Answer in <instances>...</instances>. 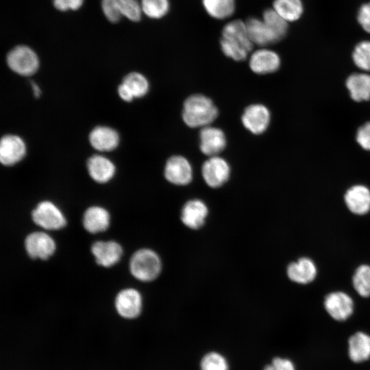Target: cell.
<instances>
[{
  "mask_svg": "<svg viewBox=\"0 0 370 370\" xmlns=\"http://www.w3.org/2000/svg\"><path fill=\"white\" fill-rule=\"evenodd\" d=\"M345 201L351 212L364 214L370 210V191L364 186H354L347 191Z\"/></svg>",
  "mask_w": 370,
  "mask_h": 370,
  "instance_id": "19",
  "label": "cell"
},
{
  "mask_svg": "<svg viewBox=\"0 0 370 370\" xmlns=\"http://www.w3.org/2000/svg\"><path fill=\"white\" fill-rule=\"evenodd\" d=\"M84 228L92 234L105 231L110 225V214L103 208L92 206L84 214Z\"/></svg>",
  "mask_w": 370,
  "mask_h": 370,
  "instance_id": "21",
  "label": "cell"
},
{
  "mask_svg": "<svg viewBox=\"0 0 370 370\" xmlns=\"http://www.w3.org/2000/svg\"><path fill=\"white\" fill-rule=\"evenodd\" d=\"M101 6L106 17L112 23L119 21L122 16L138 21L143 12L137 0H102Z\"/></svg>",
  "mask_w": 370,
  "mask_h": 370,
  "instance_id": "5",
  "label": "cell"
},
{
  "mask_svg": "<svg viewBox=\"0 0 370 370\" xmlns=\"http://www.w3.org/2000/svg\"><path fill=\"white\" fill-rule=\"evenodd\" d=\"M26 153V146L19 136L5 135L0 143V160L5 166L13 165L21 161Z\"/></svg>",
  "mask_w": 370,
  "mask_h": 370,
  "instance_id": "13",
  "label": "cell"
},
{
  "mask_svg": "<svg viewBox=\"0 0 370 370\" xmlns=\"http://www.w3.org/2000/svg\"><path fill=\"white\" fill-rule=\"evenodd\" d=\"M89 141L95 149L101 151H109L118 146L119 136L116 131L112 128L98 126L90 133Z\"/></svg>",
  "mask_w": 370,
  "mask_h": 370,
  "instance_id": "18",
  "label": "cell"
},
{
  "mask_svg": "<svg viewBox=\"0 0 370 370\" xmlns=\"http://www.w3.org/2000/svg\"><path fill=\"white\" fill-rule=\"evenodd\" d=\"M202 176L211 188H219L223 185L230 175V167L225 160L219 156H212L202 165Z\"/></svg>",
  "mask_w": 370,
  "mask_h": 370,
  "instance_id": "7",
  "label": "cell"
},
{
  "mask_svg": "<svg viewBox=\"0 0 370 370\" xmlns=\"http://www.w3.org/2000/svg\"><path fill=\"white\" fill-rule=\"evenodd\" d=\"M161 269L160 257L149 249L136 251L130 259V270L132 275L142 282L155 280L159 275Z\"/></svg>",
  "mask_w": 370,
  "mask_h": 370,
  "instance_id": "3",
  "label": "cell"
},
{
  "mask_svg": "<svg viewBox=\"0 0 370 370\" xmlns=\"http://www.w3.org/2000/svg\"><path fill=\"white\" fill-rule=\"evenodd\" d=\"M357 20L362 29L370 34V2L360 6L358 12Z\"/></svg>",
  "mask_w": 370,
  "mask_h": 370,
  "instance_id": "34",
  "label": "cell"
},
{
  "mask_svg": "<svg viewBox=\"0 0 370 370\" xmlns=\"http://www.w3.org/2000/svg\"><path fill=\"white\" fill-rule=\"evenodd\" d=\"M218 116L212 101L203 95H193L184 103L182 119L190 127L208 126Z\"/></svg>",
  "mask_w": 370,
  "mask_h": 370,
  "instance_id": "2",
  "label": "cell"
},
{
  "mask_svg": "<svg viewBox=\"0 0 370 370\" xmlns=\"http://www.w3.org/2000/svg\"><path fill=\"white\" fill-rule=\"evenodd\" d=\"M123 83L127 86L134 97H142L149 90V82L146 77L137 72L127 74L123 79Z\"/></svg>",
  "mask_w": 370,
  "mask_h": 370,
  "instance_id": "29",
  "label": "cell"
},
{
  "mask_svg": "<svg viewBox=\"0 0 370 370\" xmlns=\"http://www.w3.org/2000/svg\"><path fill=\"white\" fill-rule=\"evenodd\" d=\"M201 370H229L226 358L217 352H210L204 356L200 362Z\"/></svg>",
  "mask_w": 370,
  "mask_h": 370,
  "instance_id": "33",
  "label": "cell"
},
{
  "mask_svg": "<svg viewBox=\"0 0 370 370\" xmlns=\"http://www.w3.org/2000/svg\"><path fill=\"white\" fill-rule=\"evenodd\" d=\"M32 219L38 226L49 230L64 227L66 219L60 210L52 202H40L32 211Z\"/></svg>",
  "mask_w": 370,
  "mask_h": 370,
  "instance_id": "6",
  "label": "cell"
},
{
  "mask_svg": "<svg viewBox=\"0 0 370 370\" xmlns=\"http://www.w3.org/2000/svg\"><path fill=\"white\" fill-rule=\"evenodd\" d=\"M356 140L363 149L370 151V122L365 123L358 129Z\"/></svg>",
  "mask_w": 370,
  "mask_h": 370,
  "instance_id": "35",
  "label": "cell"
},
{
  "mask_svg": "<svg viewBox=\"0 0 370 370\" xmlns=\"http://www.w3.org/2000/svg\"><path fill=\"white\" fill-rule=\"evenodd\" d=\"M7 64L16 73L23 76H30L37 71L39 60L31 48L21 45L14 47L8 53Z\"/></svg>",
  "mask_w": 370,
  "mask_h": 370,
  "instance_id": "4",
  "label": "cell"
},
{
  "mask_svg": "<svg viewBox=\"0 0 370 370\" xmlns=\"http://www.w3.org/2000/svg\"><path fill=\"white\" fill-rule=\"evenodd\" d=\"M87 167L92 179L99 183L108 182L115 173L114 164L107 158L99 155L90 157Z\"/></svg>",
  "mask_w": 370,
  "mask_h": 370,
  "instance_id": "20",
  "label": "cell"
},
{
  "mask_svg": "<svg viewBox=\"0 0 370 370\" xmlns=\"http://www.w3.org/2000/svg\"><path fill=\"white\" fill-rule=\"evenodd\" d=\"M287 275L289 279L299 284H308L316 277L317 269L312 260L301 258L297 262L288 266Z\"/></svg>",
  "mask_w": 370,
  "mask_h": 370,
  "instance_id": "22",
  "label": "cell"
},
{
  "mask_svg": "<svg viewBox=\"0 0 370 370\" xmlns=\"http://www.w3.org/2000/svg\"><path fill=\"white\" fill-rule=\"evenodd\" d=\"M348 354L354 362H362L370 358V336L362 332L353 334L348 341Z\"/></svg>",
  "mask_w": 370,
  "mask_h": 370,
  "instance_id": "23",
  "label": "cell"
},
{
  "mask_svg": "<svg viewBox=\"0 0 370 370\" xmlns=\"http://www.w3.org/2000/svg\"><path fill=\"white\" fill-rule=\"evenodd\" d=\"M353 285L358 293L364 297L370 296V267L361 265L353 276Z\"/></svg>",
  "mask_w": 370,
  "mask_h": 370,
  "instance_id": "30",
  "label": "cell"
},
{
  "mask_svg": "<svg viewBox=\"0 0 370 370\" xmlns=\"http://www.w3.org/2000/svg\"><path fill=\"white\" fill-rule=\"evenodd\" d=\"M31 86L32 88V90H33L34 96L36 97H39L41 93V90L39 86H38V84H36L35 82H32Z\"/></svg>",
  "mask_w": 370,
  "mask_h": 370,
  "instance_id": "39",
  "label": "cell"
},
{
  "mask_svg": "<svg viewBox=\"0 0 370 370\" xmlns=\"http://www.w3.org/2000/svg\"><path fill=\"white\" fill-rule=\"evenodd\" d=\"M208 214L206 204L200 199L188 201L181 212V220L188 227L197 230L203 226Z\"/></svg>",
  "mask_w": 370,
  "mask_h": 370,
  "instance_id": "15",
  "label": "cell"
},
{
  "mask_svg": "<svg viewBox=\"0 0 370 370\" xmlns=\"http://www.w3.org/2000/svg\"><path fill=\"white\" fill-rule=\"evenodd\" d=\"M352 58L358 68L370 71V40L361 41L357 44L353 51Z\"/></svg>",
  "mask_w": 370,
  "mask_h": 370,
  "instance_id": "32",
  "label": "cell"
},
{
  "mask_svg": "<svg viewBox=\"0 0 370 370\" xmlns=\"http://www.w3.org/2000/svg\"><path fill=\"white\" fill-rule=\"evenodd\" d=\"M264 370H295V368L291 360L276 357L271 364L264 367Z\"/></svg>",
  "mask_w": 370,
  "mask_h": 370,
  "instance_id": "36",
  "label": "cell"
},
{
  "mask_svg": "<svg viewBox=\"0 0 370 370\" xmlns=\"http://www.w3.org/2000/svg\"><path fill=\"white\" fill-rule=\"evenodd\" d=\"M202 3L206 12L216 19L229 18L235 10V0H202Z\"/></svg>",
  "mask_w": 370,
  "mask_h": 370,
  "instance_id": "28",
  "label": "cell"
},
{
  "mask_svg": "<svg viewBox=\"0 0 370 370\" xmlns=\"http://www.w3.org/2000/svg\"><path fill=\"white\" fill-rule=\"evenodd\" d=\"M272 8L288 23L297 21L304 12L301 0H274Z\"/></svg>",
  "mask_w": 370,
  "mask_h": 370,
  "instance_id": "26",
  "label": "cell"
},
{
  "mask_svg": "<svg viewBox=\"0 0 370 370\" xmlns=\"http://www.w3.org/2000/svg\"><path fill=\"white\" fill-rule=\"evenodd\" d=\"M28 255L32 258L47 259L56 249L53 238L47 234L36 232L29 234L25 241Z\"/></svg>",
  "mask_w": 370,
  "mask_h": 370,
  "instance_id": "11",
  "label": "cell"
},
{
  "mask_svg": "<svg viewBox=\"0 0 370 370\" xmlns=\"http://www.w3.org/2000/svg\"><path fill=\"white\" fill-rule=\"evenodd\" d=\"M248 35L252 43L266 46L275 41L262 19L250 17L245 21Z\"/></svg>",
  "mask_w": 370,
  "mask_h": 370,
  "instance_id": "25",
  "label": "cell"
},
{
  "mask_svg": "<svg viewBox=\"0 0 370 370\" xmlns=\"http://www.w3.org/2000/svg\"><path fill=\"white\" fill-rule=\"evenodd\" d=\"M143 300L140 293L134 288L120 291L115 299V307L120 316L125 319H135L141 312Z\"/></svg>",
  "mask_w": 370,
  "mask_h": 370,
  "instance_id": "9",
  "label": "cell"
},
{
  "mask_svg": "<svg viewBox=\"0 0 370 370\" xmlns=\"http://www.w3.org/2000/svg\"><path fill=\"white\" fill-rule=\"evenodd\" d=\"M346 86L353 100L362 101L370 99V75L353 73L347 79Z\"/></svg>",
  "mask_w": 370,
  "mask_h": 370,
  "instance_id": "24",
  "label": "cell"
},
{
  "mask_svg": "<svg viewBox=\"0 0 370 370\" xmlns=\"http://www.w3.org/2000/svg\"><path fill=\"white\" fill-rule=\"evenodd\" d=\"M200 149L208 156H216L225 147L226 138L219 128L211 126L203 127L199 133Z\"/></svg>",
  "mask_w": 370,
  "mask_h": 370,
  "instance_id": "14",
  "label": "cell"
},
{
  "mask_svg": "<svg viewBox=\"0 0 370 370\" xmlns=\"http://www.w3.org/2000/svg\"><path fill=\"white\" fill-rule=\"evenodd\" d=\"M140 5L143 12L151 18H160L169 10V0H141Z\"/></svg>",
  "mask_w": 370,
  "mask_h": 370,
  "instance_id": "31",
  "label": "cell"
},
{
  "mask_svg": "<svg viewBox=\"0 0 370 370\" xmlns=\"http://www.w3.org/2000/svg\"><path fill=\"white\" fill-rule=\"evenodd\" d=\"M164 176L171 184L183 186L189 184L193 178L190 162L182 156H173L166 162Z\"/></svg>",
  "mask_w": 370,
  "mask_h": 370,
  "instance_id": "8",
  "label": "cell"
},
{
  "mask_svg": "<svg viewBox=\"0 0 370 370\" xmlns=\"http://www.w3.org/2000/svg\"><path fill=\"white\" fill-rule=\"evenodd\" d=\"M118 93L119 97L125 101H131L134 98L130 89L123 83L119 86Z\"/></svg>",
  "mask_w": 370,
  "mask_h": 370,
  "instance_id": "38",
  "label": "cell"
},
{
  "mask_svg": "<svg viewBox=\"0 0 370 370\" xmlns=\"http://www.w3.org/2000/svg\"><path fill=\"white\" fill-rule=\"evenodd\" d=\"M97 263L105 267L115 264L121 258L123 249L115 241H97L91 247Z\"/></svg>",
  "mask_w": 370,
  "mask_h": 370,
  "instance_id": "17",
  "label": "cell"
},
{
  "mask_svg": "<svg viewBox=\"0 0 370 370\" xmlns=\"http://www.w3.org/2000/svg\"><path fill=\"white\" fill-rule=\"evenodd\" d=\"M262 19L271 33L275 42L286 36L288 30V22L273 8L265 10L262 14Z\"/></svg>",
  "mask_w": 370,
  "mask_h": 370,
  "instance_id": "27",
  "label": "cell"
},
{
  "mask_svg": "<svg viewBox=\"0 0 370 370\" xmlns=\"http://www.w3.org/2000/svg\"><path fill=\"white\" fill-rule=\"evenodd\" d=\"M220 45L227 57L236 61L245 60L254 46L245 21L236 19L227 23L222 29Z\"/></svg>",
  "mask_w": 370,
  "mask_h": 370,
  "instance_id": "1",
  "label": "cell"
},
{
  "mask_svg": "<svg viewBox=\"0 0 370 370\" xmlns=\"http://www.w3.org/2000/svg\"><path fill=\"white\" fill-rule=\"evenodd\" d=\"M324 306L328 314L336 321H345L354 311L352 299L343 292L328 294L324 301Z\"/></svg>",
  "mask_w": 370,
  "mask_h": 370,
  "instance_id": "12",
  "label": "cell"
},
{
  "mask_svg": "<svg viewBox=\"0 0 370 370\" xmlns=\"http://www.w3.org/2000/svg\"><path fill=\"white\" fill-rule=\"evenodd\" d=\"M83 0H53L56 8L60 11L77 10L81 7Z\"/></svg>",
  "mask_w": 370,
  "mask_h": 370,
  "instance_id": "37",
  "label": "cell"
},
{
  "mask_svg": "<svg viewBox=\"0 0 370 370\" xmlns=\"http://www.w3.org/2000/svg\"><path fill=\"white\" fill-rule=\"evenodd\" d=\"M280 66V58L277 53L260 49L254 51L249 59L251 70L258 74H267L276 71Z\"/></svg>",
  "mask_w": 370,
  "mask_h": 370,
  "instance_id": "16",
  "label": "cell"
},
{
  "mask_svg": "<svg viewBox=\"0 0 370 370\" xmlns=\"http://www.w3.org/2000/svg\"><path fill=\"white\" fill-rule=\"evenodd\" d=\"M242 122L245 127L254 134L263 133L270 122V112L262 104H252L247 106L242 115Z\"/></svg>",
  "mask_w": 370,
  "mask_h": 370,
  "instance_id": "10",
  "label": "cell"
}]
</instances>
